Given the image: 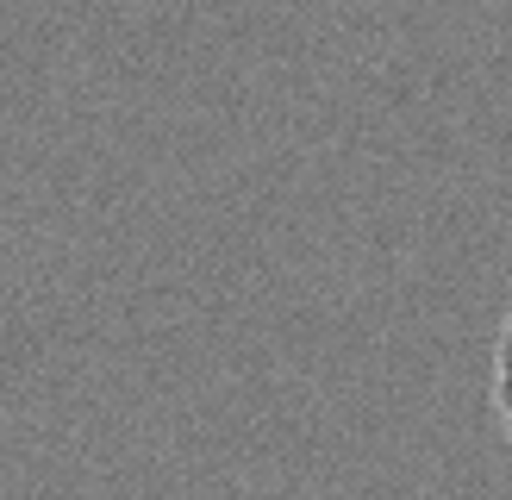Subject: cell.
Returning <instances> with one entry per match:
<instances>
[{"label": "cell", "instance_id": "1", "mask_svg": "<svg viewBox=\"0 0 512 500\" xmlns=\"http://www.w3.org/2000/svg\"><path fill=\"white\" fill-rule=\"evenodd\" d=\"M494 407H500V425H506V438H512V300H506L500 344H494Z\"/></svg>", "mask_w": 512, "mask_h": 500}]
</instances>
